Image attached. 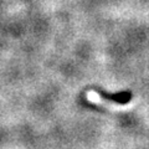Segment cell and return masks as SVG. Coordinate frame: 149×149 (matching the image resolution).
Wrapping results in <instances>:
<instances>
[{
	"instance_id": "1",
	"label": "cell",
	"mask_w": 149,
	"mask_h": 149,
	"mask_svg": "<svg viewBox=\"0 0 149 149\" xmlns=\"http://www.w3.org/2000/svg\"><path fill=\"white\" fill-rule=\"evenodd\" d=\"M98 95L104 98L107 101H111V102H114V103H118V104H127L132 100V93L130 92H119V93H107L104 91H98Z\"/></svg>"
}]
</instances>
